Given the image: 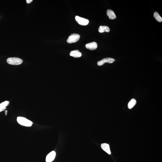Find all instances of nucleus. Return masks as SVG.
I'll use <instances>...</instances> for the list:
<instances>
[{
  "label": "nucleus",
  "mask_w": 162,
  "mask_h": 162,
  "mask_svg": "<svg viewBox=\"0 0 162 162\" xmlns=\"http://www.w3.org/2000/svg\"><path fill=\"white\" fill-rule=\"evenodd\" d=\"M98 31L101 33H102L104 32H109L110 31V29L107 26H101L99 27Z\"/></svg>",
  "instance_id": "obj_11"
},
{
  "label": "nucleus",
  "mask_w": 162,
  "mask_h": 162,
  "mask_svg": "<svg viewBox=\"0 0 162 162\" xmlns=\"http://www.w3.org/2000/svg\"><path fill=\"white\" fill-rule=\"evenodd\" d=\"M153 16L155 19L158 22H162V18L157 12H155L154 13Z\"/></svg>",
  "instance_id": "obj_14"
},
{
  "label": "nucleus",
  "mask_w": 162,
  "mask_h": 162,
  "mask_svg": "<svg viewBox=\"0 0 162 162\" xmlns=\"http://www.w3.org/2000/svg\"><path fill=\"white\" fill-rule=\"evenodd\" d=\"M56 153L55 151H52L47 155L46 161V162H51L53 161L55 157Z\"/></svg>",
  "instance_id": "obj_6"
},
{
  "label": "nucleus",
  "mask_w": 162,
  "mask_h": 162,
  "mask_svg": "<svg viewBox=\"0 0 162 162\" xmlns=\"http://www.w3.org/2000/svg\"><path fill=\"white\" fill-rule=\"evenodd\" d=\"M115 61V60L114 59L111 58H106L103 59L101 61L98 62L97 64L99 66H101L105 63H113Z\"/></svg>",
  "instance_id": "obj_5"
},
{
  "label": "nucleus",
  "mask_w": 162,
  "mask_h": 162,
  "mask_svg": "<svg viewBox=\"0 0 162 162\" xmlns=\"http://www.w3.org/2000/svg\"><path fill=\"white\" fill-rule=\"evenodd\" d=\"M9 102L8 101H5L0 104V112L4 111L6 109V107L9 105Z\"/></svg>",
  "instance_id": "obj_12"
},
{
  "label": "nucleus",
  "mask_w": 162,
  "mask_h": 162,
  "mask_svg": "<svg viewBox=\"0 0 162 162\" xmlns=\"http://www.w3.org/2000/svg\"><path fill=\"white\" fill-rule=\"evenodd\" d=\"M101 148L104 151L109 155L111 154V153L110 151V148L109 144L104 143L101 144Z\"/></svg>",
  "instance_id": "obj_9"
},
{
  "label": "nucleus",
  "mask_w": 162,
  "mask_h": 162,
  "mask_svg": "<svg viewBox=\"0 0 162 162\" xmlns=\"http://www.w3.org/2000/svg\"><path fill=\"white\" fill-rule=\"evenodd\" d=\"M80 39V35L79 34H73L69 37L67 42L69 44L74 43L77 42Z\"/></svg>",
  "instance_id": "obj_3"
},
{
  "label": "nucleus",
  "mask_w": 162,
  "mask_h": 162,
  "mask_svg": "<svg viewBox=\"0 0 162 162\" xmlns=\"http://www.w3.org/2000/svg\"><path fill=\"white\" fill-rule=\"evenodd\" d=\"M86 48L91 50L96 49L97 47V44L95 42H93L87 44L85 45Z\"/></svg>",
  "instance_id": "obj_7"
},
{
  "label": "nucleus",
  "mask_w": 162,
  "mask_h": 162,
  "mask_svg": "<svg viewBox=\"0 0 162 162\" xmlns=\"http://www.w3.org/2000/svg\"><path fill=\"white\" fill-rule=\"evenodd\" d=\"M7 62L9 64L14 65H20L23 63L21 59L16 58H11L7 59Z\"/></svg>",
  "instance_id": "obj_2"
},
{
  "label": "nucleus",
  "mask_w": 162,
  "mask_h": 162,
  "mask_svg": "<svg viewBox=\"0 0 162 162\" xmlns=\"http://www.w3.org/2000/svg\"><path fill=\"white\" fill-rule=\"evenodd\" d=\"M32 1V0H27V1H26V2H27L28 4H30Z\"/></svg>",
  "instance_id": "obj_15"
},
{
  "label": "nucleus",
  "mask_w": 162,
  "mask_h": 162,
  "mask_svg": "<svg viewBox=\"0 0 162 162\" xmlns=\"http://www.w3.org/2000/svg\"><path fill=\"white\" fill-rule=\"evenodd\" d=\"M70 56L75 58H79L81 57L82 56V53L79 50H76L72 51L70 53Z\"/></svg>",
  "instance_id": "obj_8"
},
{
  "label": "nucleus",
  "mask_w": 162,
  "mask_h": 162,
  "mask_svg": "<svg viewBox=\"0 0 162 162\" xmlns=\"http://www.w3.org/2000/svg\"><path fill=\"white\" fill-rule=\"evenodd\" d=\"M136 103V100L133 99L131 100L128 104V107L129 109H131Z\"/></svg>",
  "instance_id": "obj_13"
},
{
  "label": "nucleus",
  "mask_w": 162,
  "mask_h": 162,
  "mask_svg": "<svg viewBox=\"0 0 162 162\" xmlns=\"http://www.w3.org/2000/svg\"><path fill=\"white\" fill-rule=\"evenodd\" d=\"M8 111L7 110H6L5 111V115L6 116L7 115V113Z\"/></svg>",
  "instance_id": "obj_16"
},
{
  "label": "nucleus",
  "mask_w": 162,
  "mask_h": 162,
  "mask_svg": "<svg viewBox=\"0 0 162 162\" xmlns=\"http://www.w3.org/2000/svg\"><path fill=\"white\" fill-rule=\"evenodd\" d=\"M17 122L21 125L26 127H31L32 126L33 122L26 118L19 117L17 118Z\"/></svg>",
  "instance_id": "obj_1"
},
{
  "label": "nucleus",
  "mask_w": 162,
  "mask_h": 162,
  "mask_svg": "<svg viewBox=\"0 0 162 162\" xmlns=\"http://www.w3.org/2000/svg\"><path fill=\"white\" fill-rule=\"evenodd\" d=\"M107 14L109 19L114 20L116 19V16L113 11L110 9H108L107 11Z\"/></svg>",
  "instance_id": "obj_10"
},
{
  "label": "nucleus",
  "mask_w": 162,
  "mask_h": 162,
  "mask_svg": "<svg viewBox=\"0 0 162 162\" xmlns=\"http://www.w3.org/2000/svg\"><path fill=\"white\" fill-rule=\"evenodd\" d=\"M75 19L77 22L80 25L82 26H86L88 25L89 23V21L88 19L76 16Z\"/></svg>",
  "instance_id": "obj_4"
}]
</instances>
